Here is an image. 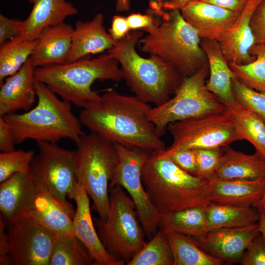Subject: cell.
<instances>
[{
	"label": "cell",
	"mask_w": 265,
	"mask_h": 265,
	"mask_svg": "<svg viewBox=\"0 0 265 265\" xmlns=\"http://www.w3.org/2000/svg\"><path fill=\"white\" fill-rule=\"evenodd\" d=\"M216 5L225 9L241 12L245 8L248 0H202Z\"/></svg>",
	"instance_id": "bcb514c9"
},
{
	"label": "cell",
	"mask_w": 265,
	"mask_h": 265,
	"mask_svg": "<svg viewBox=\"0 0 265 265\" xmlns=\"http://www.w3.org/2000/svg\"><path fill=\"white\" fill-rule=\"evenodd\" d=\"M209 231L246 226L258 223L260 213L253 206L225 205L209 202L205 205Z\"/></svg>",
	"instance_id": "4316f807"
},
{
	"label": "cell",
	"mask_w": 265,
	"mask_h": 265,
	"mask_svg": "<svg viewBox=\"0 0 265 265\" xmlns=\"http://www.w3.org/2000/svg\"><path fill=\"white\" fill-rule=\"evenodd\" d=\"M262 179H265V160L256 153L246 154L228 145L223 147V154L211 180L250 181Z\"/></svg>",
	"instance_id": "d4e9b609"
},
{
	"label": "cell",
	"mask_w": 265,
	"mask_h": 265,
	"mask_svg": "<svg viewBox=\"0 0 265 265\" xmlns=\"http://www.w3.org/2000/svg\"><path fill=\"white\" fill-rule=\"evenodd\" d=\"M24 26V21L9 18L0 14V45L19 36Z\"/></svg>",
	"instance_id": "60d3db41"
},
{
	"label": "cell",
	"mask_w": 265,
	"mask_h": 265,
	"mask_svg": "<svg viewBox=\"0 0 265 265\" xmlns=\"http://www.w3.org/2000/svg\"><path fill=\"white\" fill-rule=\"evenodd\" d=\"M201 47L205 53L209 67V78L206 81L207 89L213 93L226 106L238 103L235 98L232 87L235 77L220 47L215 40L203 39Z\"/></svg>",
	"instance_id": "7402d4cb"
},
{
	"label": "cell",
	"mask_w": 265,
	"mask_h": 265,
	"mask_svg": "<svg viewBox=\"0 0 265 265\" xmlns=\"http://www.w3.org/2000/svg\"><path fill=\"white\" fill-rule=\"evenodd\" d=\"M151 108L135 96L109 89L98 99L87 103L79 118L90 132L114 144L161 152L165 145L149 119Z\"/></svg>",
	"instance_id": "6da1fadb"
},
{
	"label": "cell",
	"mask_w": 265,
	"mask_h": 265,
	"mask_svg": "<svg viewBox=\"0 0 265 265\" xmlns=\"http://www.w3.org/2000/svg\"><path fill=\"white\" fill-rule=\"evenodd\" d=\"M162 0H149V10L148 12L154 15L161 17L165 12L162 6Z\"/></svg>",
	"instance_id": "c3c4849f"
},
{
	"label": "cell",
	"mask_w": 265,
	"mask_h": 265,
	"mask_svg": "<svg viewBox=\"0 0 265 265\" xmlns=\"http://www.w3.org/2000/svg\"><path fill=\"white\" fill-rule=\"evenodd\" d=\"M265 192V179L210 181V202L215 203L253 206L261 200Z\"/></svg>",
	"instance_id": "cb8c5ba5"
},
{
	"label": "cell",
	"mask_w": 265,
	"mask_h": 265,
	"mask_svg": "<svg viewBox=\"0 0 265 265\" xmlns=\"http://www.w3.org/2000/svg\"><path fill=\"white\" fill-rule=\"evenodd\" d=\"M68 198L76 204L73 217L74 236L84 245L95 265H124L113 258L103 244L91 216L89 197L83 188L76 185Z\"/></svg>",
	"instance_id": "9a60e30c"
},
{
	"label": "cell",
	"mask_w": 265,
	"mask_h": 265,
	"mask_svg": "<svg viewBox=\"0 0 265 265\" xmlns=\"http://www.w3.org/2000/svg\"><path fill=\"white\" fill-rule=\"evenodd\" d=\"M197 0H162V6L164 11L181 10L190 2Z\"/></svg>",
	"instance_id": "7dc6e473"
},
{
	"label": "cell",
	"mask_w": 265,
	"mask_h": 265,
	"mask_svg": "<svg viewBox=\"0 0 265 265\" xmlns=\"http://www.w3.org/2000/svg\"><path fill=\"white\" fill-rule=\"evenodd\" d=\"M104 247L116 260L126 264L146 244L145 234L135 205L119 185L110 190L109 208L106 218L93 217Z\"/></svg>",
	"instance_id": "ba28073f"
},
{
	"label": "cell",
	"mask_w": 265,
	"mask_h": 265,
	"mask_svg": "<svg viewBox=\"0 0 265 265\" xmlns=\"http://www.w3.org/2000/svg\"><path fill=\"white\" fill-rule=\"evenodd\" d=\"M155 153L160 157L169 159L184 171L196 176V159L192 149H180L165 155Z\"/></svg>",
	"instance_id": "f35d334b"
},
{
	"label": "cell",
	"mask_w": 265,
	"mask_h": 265,
	"mask_svg": "<svg viewBox=\"0 0 265 265\" xmlns=\"http://www.w3.org/2000/svg\"><path fill=\"white\" fill-rule=\"evenodd\" d=\"M10 265H49L54 237L31 216L20 215L6 226Z\"/></svg>",
	"instance_id": "4fadbf2b"
},
{
	"label": "cell",
	"mask_w": 265,
	"mask_h": 265,
	"mask_svg": "<svg viewBox=\"0 0 265 265\" xmlns=\"http://www.w3.org/2000/svg\"><path fill=\"white\" fill-rule=\"evenodd\" d=\"M130 30L127 17L120 15H115L112 17L108 33L114 41L124 38Z\"/></svg>",
	"instance_id": "ee69618b"
},
{
	"label": "cell",
	"mask_w": 265,
	"mask_h": 265,
	"mask_svg": "<svg viewBox=\"0 0 265 265\" xmlns=\"http://www.w3.org/2000/svg\"><path fill=\"white\" fill-rule=\"evenodd\" d=\"M253 207L258 210L260 214H265V192L261 200L255 204Z\"/></svg>",
	"instance_id": "f907efd6"
},
{
	"label": "cell",
	"mask_w": 265,
	"mask_h": 265,
	"mask_svg": "<svg viewBox=\"0 0 265 265\" xmlns=\"http://www.w3.org/2000/svg\"><path fill=\"white\" fill-rule=\"evenodd\" d=\"M172 250L167 236L159 230L127 265H173Z\"/></svg>",
	"instance_id": "d6a6232c"
},
{
	"label": "cell",
	"mask_w": 265,
	"mask_h": 265,
	"mask_svg": "<svg viewBox=\"0 0 265 265\" xmlns=\"http://www.w3.org/2000/svg\"><path fill=\"white\" fill-rule=\"evenodd\" d=\"M250 26L255 44H265V0H263L254 10Z\"/></svg>",
	"instance_id": "ab89813d"
},
{
	"label": "cell",
	"mask_w": 265,
	"mask_h": 265,
	"mask_svg": "<svg viewBox=\"0 0 265 265\" xmlns=\"http://www.w3.org/2000/svg\"><path fill=\"white\" fill-rule=\"evenodd\" d=\"M192 150L196 159V176L211 180L223 154V148Z\"/></svg>",
	"instance_id": "8d00e7d4"
},
{
	"label": "cell",
	"mask_w": 265,
	"mask_h": 265,
	"mask_svg": "<svg viewBox=\"0 0 265 265\" xmlns=\"http://www.w3.org/2000/svg\"><path fill=\"white\" fill-rule=\"evenodd\" d=\"M74 27L63 22L43 29L30 58L36 67L67 62L70 53Z\"/></svg>",
	"instance_id": "ffe728a7"
},
{
	"label": "cell",
	"mask_w": 265,
	"mask_h": 265,
	"mask_svg": "<svg viewBox=\"0 0 265 265\" xmlns=\"http://www.w3.org/2000/svg\"><path fill=\"white\" fill-rule=\"evenodd\" d=\"M93 261L76 238L69 241L54 239L49 265H89Z\"/></svg>",
	"instance_id": "836d02e7"
},
{
	"label": "cell",
	"mask_w": 265,
	"mask_h": 265,
	"mask_svg": "<svg viewBox=\"0 0 265 265\" xmlns=\"http://www.w3.org/2000/svg\"><path fill=\"white\" fill-rule=\"evenodd\" d=\"M76 144L77 184L92 199L99 217L105 219L109 208V186L119 162L115 144L92 132L84 133Z\"/></svg>",
	"instance_id": "52a82bcc"
},
{
	"label": "cell",
	"mask_w": 265,
	"mask_h": 265,
	"mask_svg": "<svg viewBox=\"0 0 265 265\" xmlns=\"http://www.w3.org/2000/svg\"><path fill=\"white\" fill-rule=\"evenodd\" d=\"M39 150L31 168L39 175L53 196L74 215L73 206L67 197L77 181L75 173L76 150H69L54 143L37 142Z\"/></svg>",
	"instance_id": "7c38bea8"
},
{
	"label": "cell",
	"mask_w": 265,
	"mask_h": 265,
	"mask_svg": "<svg viewBox=\"0 0 265 265\" xmlns=\"http://www.w3.org/2000/svg\"><path fill=\"white\" fill-rule=\"evenodd\" d=\"M36 39L18 36L0 45V84L16 73L31 55Z\"/></svg>",
	"instance_id": "4dcf8cb0"
},
{
	"label": "cell",
	"mask_w": 265,
	"mask_h": 265,
	"mask_svg": "<svg viewBox=\"0 0 265 265\" xmlns=\"http://www.w3.org/2000/svg\"><path fill=\"white\" fill-rule=\"evenodd\" d=\"M118 164L109 186L123 187L133 201L145 235L151 238L157 233L160 213L152 203L142 180V168L152 152L115 144Z\"/></svg>",
	"instance_id": "8fae6325"
},
{
	"label": "cell",
	"mask_w": 265,
	"mask_h": 265,
	"mask_svg": "<svg viewBox=\"0 0 265 265\" xmlns=\"http://www.w3.org/2000/svg\"><path fill=\"white\" fill-rule=\"evenodd\" d=\"M239 263L242 265H265V237L260 232L251 241Z\"/></svg>",
	"instance_id": "74e56055"
},
{
	"label": "cell",
	"mask_w": 265,
	"mask_h": 265,
	"mask_svg": "<svg viewBox=\"0 0 265 265\" xmlns=\"http://www.w3.org/2000/svg\"><path fill=\"white\" fill-rule=\"evenodd\" d=\"M34 76L61 98L81 107L100 98L91 87L96 80L122 79L118 62L107 53L91 59L36 67Z\"/></svg>",
	"instance_id": "8992f818"
},
{
	"label": "cell",
	"mask_w": 265,
	"mask_h": 265,
	"mask_svg": "<svg viewBox=\"0 0 265 265\" xmlns=\"http://www.w3.org/2000/svg\"><path fill=\"white\" fill-rule=\"evenodd\" d=\"M6 224L0 218V265H10Z\"/></svg>",
	"instance_id": "f6af8a7d"
},
{
	"label": "cell",
	"mask_w": 265,
	"mask_h": 265,
	"mask_svg": "<svg viewBox=\"0 0 265 265\" xmlns=\"http://www.w3.org/2000/svg\"><path fill=\"white\" fill-rule=\"evenodd\" d=\"M209 74L207 62L193 75L184 78L179 88L164 104L151 107V121L160 136L172 123L224 111L225 105L206 86Z\"/></svg>",
	"instance_id": "9c48e42d"
},
{
	"label": "cell",
	"mask_w": 265,
	"mask_h": 265,
	"mask_svg": "<svg viewBox=\"0 0 265 265\" xmlns=\"http://www.w3.org/2000/svg\"><path fill=\"white\" fill-rule=\"evenodd\" d=\"M32 5L19 36L35 40L45 28L63 22L68 17L78 14L77 9L67 0H28Z\"/></svg>",
	"instance_id": "603a6c76"
},
{
	"label": "cell",
	"mask_w": 265,
	"mask_h": 265,
	"mask_svg": "<svg viewBox=\"0 0 265 265\" xmlns=\"http://www.w3.org/2000/svg\"><path fill=\"white\" fill-rule=\"evenodd\" d=\"M259 233L258 222L246 226L210 231L200 238H193L209 255L224 262L239 263L249 244Z\"/></svg>",
	"instance_id": "2e32d148"
},
{
	"label": "cell",
	"mask_w": 265,
	"mask_h": 265,
	"mask_svg": "<svg viewBox=\"0 0 265 265\" xmlns=\"http://www.w3.org/2000/svg\"><path fill=\"white\" fill-rule=\"evenodd\" d=\"M153 15L149 13L143 14L140 13H132L127 17L130 30L143 31L154 26L158 22Z\"/></svg>",
	"instance_id": "b9f144b4"
},
{
	"label": "cell",
	"mask_w": 265,
	"mask_h": 265,
	"mask_svg": "<svg viewBox=\"0 0 265 265\" xmlns=\"http://www.w3.org/2000/svg\"><path fill=\"white\" fill-rule=\"evenodd\" d=\"M37 103L22 113L2 116L8 123L17 144L31 139L56 143L69 139L75 143L84 133L70 102L59 98L45 84L35 80Z\"/></svg>",
	"instance_id": "3957f363"
},
{
	"label": "cell",
	"mask_w": 265,
	"mask_h": 265,
	"mask_svg": "<svg viewBox=\"0 0 265 265\" xmlns=\"http://www.w3.org/2000/svg\"><path fill=\"white\" fill-rule=\"evenodd\" d=\"M232 87L238 103L257 114L265 122V93L246 86L236 77L232 79Z\"/></svg>",
	"instance_id": "d590c367"
},
{
	"label": "cell",
	"mask_w": 265,
	"mask_h": 265,
	"mask_svg": "<svg viewBox=\"0 0 265 265\" xmlns=\"http://www.w3.org/2000/svg\"><path fill=\"white\" fill-rule=\"evenodd\" d=\"M32 150H15L0 153V183L18 173L29 171L34 158Z\"/></svg>",
	"instance_id": "e575fe53"
},
{
	"label": "cell",
	"mask_w": 265,
	"mask_h": 265,
	"mask_svg": "<svg viewBox=\"0 0 265 265\" xmlns=\"http://www.w3.org/2000/svg\"><path fill=\"white\" fill-rule=\"evenodd\" d=\"M258 224L259 232L265 237V214H260Z\"/></svg>",
	"instance_id": "816d5d0a"
},
{
	"label": "cell",
	"mask_w": 265,
	"mask_h": 265,
	"mask_svg": "<svg viewBox=\"0 0 265 265\" xmlns=\"http://www.w3.org/2000/svg\"><path fill=\"white\" fill-rule=\"evenodd\" d=\"M32 179L31 169L16 173L0 183V218L6 224L21 215L26 191Z\"/></svg>",
	"instance_id": "f1b7e54d"
},
{
	"label": "cell",
	"mask_w": 265,
	"mask_h": 265,
	"mask_svg": "<svg viewBox=\"0 0 265 265\" xmlns=\"http://www.w3.org/2000/svg\"><path fill=\"white\" fill-rule=\"evenodd\" d=\"M167 130L173 142L167 148L157 152L161 155L180 149L223 148L241 140L227 109L171 123Z\"/></svg>",
	"instance_id": "30bf717a"
},
{
	"label": "cell",
	"mask_w": 265,
	"mask_h": 265,
	"mask_svg": "<svg viewBox=\"0 0 265 265\" xmlns=\"http://www.w3.org/2000/svg\"><path fill=\"white\" fill-rule=\"evenodd\" d=\"M255 59L245 64L229 63L236 78L246 86L265 93V44H255L250 50Z\"/></svg>",
	"instance_id": "1f68e13d"
},
{
	"label": "cell",
	"mask_w": 265,
	"mask_h": 265,
	"mask_svg": "<svg viewBox=\"0 0 265 265\" xmlns=\"http://www.w3.org/2000/svg\"><path fill=\"white\" fill-rule=\"evenodd\" d=\"M35 68L29 57L16 73L0 84V116L32 108L36 97Z\"/></svg>",
	"instance_id": "ac0fdd59"
},
{
	"label": "cell",
	"mask_w": 265,
	"mask_h": 265,
	"mask_svg": "<svg viewBox=\"0 0 265 265\" xmlns=\"http://www.w3.org/2000/svg\"><path fill=\"white\" fill-rule=\"evenodd\" d=\"M143 33L129 32L115 41L107 53L118 62L122 79L134 96L159 106L175 93L185 77L173 64L157 56L145 58L138 53L135 46Z\"/></svg>",
	"instance_id": "7a4b0ae2"
},
{
	"label": "cell",
	"mask_w": 265,
	"mask_h": 265,
	"mask_svg": "<svg viewBox=\"0 0 265 265\" xmlns=\"http://www.w3.org/2000/svg\"><path fill=\"white\" fill-rule=\"evenodd\" d=\"M240 140H246L265 160V122L257 114L239 103L226 107Z\"/></svg>",
	"instance_id": "83f0119b"
},
{
	"label": "cell",
	"mask_w": 265,
	"mask_h": 265,
	"mask_svg": "<svg viewBox=\"0 0 265 265\" xmlns=\"http://www.w3.org/2000/svg\"><path fill=\"white\" fill-rule=\"evenodd\" d=\"M104 16L96 14L91 20L78 21L74 27L72 46L66 63L83 59L111 48L115 43L104 26Z\"/></svg>",
	"instance_id": "44dd1931"
},
{
	"label": "cell",
	"mask_w": 265,
	"mask_h": 265,
	"mask_svg": "<svg viewBox=\"0 0 265 265\" xmlns=\"http://www.w3.org/2000/svg\"><path fill=\"white\" fill-rule=\"evenodd\" d=\"M174 260L173 265H221L224 261L203 250L189 236L166 233Z\"/></svg>",
	"instance_id": "f546056e"
},
{
	"label": "cell",
	"mask_w": 265,
	"mask_h": 265,
	"mask_svg": "<svg viewBox=\"0 0 265 265\" xmlns=\"http://www.w3.org/2000/svg\"><path fill=\"white\" fill-rule=\"evenodd\" d=\"M205 207L196 206L161 213L158 229L165 233L175 232L194 238H200L209 231Z\"/></svg>",
	"instance_id": "484cf974"
},
{
	"label": "cell",
	"mask_w": 265,
	"mask_h": 265,
	"mask_svg": "<svg viewBox=\"0 0 265 265\" xmlns=\"http://www.w3.org/2000/svg\"><path fill=\"white\" fill-rule=\"evenodd\" d=\"M180 11L201 38L217 41L230 29L241 13L230 11L202 0L190 2Z\"/></svg>",
	"instance_id": "e0dca14e"
},
{
	"label": "cell",
	"mask_w": 265,
	"mask_h": 265,
	"mask_svg": "<svg viewBox=\"0 0 265 265\" xmlns=\"http://www.w3.org/2000/svg\"><path fill=\"white\" fill-rule=\"evenodd\" d=\"M262 0H248L235 23L218 41L229 63L245 64L255 59L250 54V50L255 44L250 20L254 10Z\"/></svg>",
	"instance_id": "d6986e66"
},
{
	"label": "cell",
	"mask_w": 265,
	"mask_h": 265,
	"mask_svg": "<svg viewBox=\"0 0 265 265\" xmlns=\"http://www.w3.org/2000/svg\"><path fill=\"white\" fill-rule=\"evenodd\" d=\"M160 17L143 31L147 33L138 41L140 50L172 63L185 77L193 75L207 62L201 38L180 10L165 11Z\"/></svg>",
	"instance_id": "5b68a950"
},
{
	"label": "cell",
	"mask_w": 265,
	"mask_h": 265,
	"mask_svg": "<svg viewBox=\"0 0 265 265\" xmlns=\"http://www.w3.org/2000/svg\"><path fill=\"white\" fill-rule=\"evenodd\" d=\"M17 144L14 136L8 123L2 116H0V150L8 152L15 150Z\"/></svg>",
	"instance_id": "7bdbcfd3"
},
{
	"label": "cell",
	"mask_w": 265,
	"mask_h": 265,
	"mask_svg": "<svg viewBox=\"0 0 265 265\" xmlns=\"http://www.w3.org/2000/svg\"><path fill=\"white\" fill-rule=\"evenodd\" d=\"M130 0H116L115 9L118 12L128 11L130 9Z\"/></svg>",
	"instance_id": "681fc988"
},
{
	"label": "cell",
	"mask_w": 265,
	"mask_h": 265,
	"mask_svg": "<svg viewBox=\"0 0 265 265\" xmlns=\"http://www.w3.org/2000/svg\"><path fill=\"white\" fill-rule=\"evenodd\" d=\"M142 180L160 214L205 206L210 202V180L187 173L155 152L142 168Z\"/></svg>",
	"instance_id": "277c9868"
},
{
	"label": "cell",
	"mask_w": 265,
	"mask_h": 265,
	"mask_svg": "<svg viewBox=\"0 0 265 265\" xmlns=\"http://www.w3.org/2000/svg\"><path fill=\"white\" fill-rule=\"evenodd\" d=\"M32 179L26 194L21 214L38 222L54 238L64 241L74 239L73 215L47 189L39 175L31 168Z\"/></svg>",
	"instance_id": "5bb4252c"
}]
</instances>
